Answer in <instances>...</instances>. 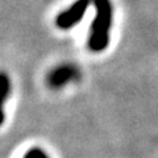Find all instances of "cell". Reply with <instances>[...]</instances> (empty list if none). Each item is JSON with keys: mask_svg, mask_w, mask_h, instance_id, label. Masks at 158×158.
<instances>
[{"mask_svg": "<svg viewBox=\"0 0 158 158\" xmlns=\"http://www.w3.org/2000/svg\"><path fill=\"white\" fill-rule=\"evenodd\" d=\"M24 158H49V157L42 149H40V148H33V149L28 150L25 153Z\"/></svg>", "mask_w": 158, "mask_h": 158, "instance_id": "cell-5", "label": "cell"}, {"mask_svg": "<svg viewBox=\"0 0 158 158\" xmlns=\"http://www.w3.org/2000/svg\"><path fill=\"white\" fill-rule=\"evenodd\" d=\"M11 95V79L6 73L2 74V106L4 107L6 100Z\"/></svg>", "mask_w": 158, "mask_h": 158, "instance_id": "cell-4", "label": "cell"}, {"mask_svg": "<svg viewBox=\"0 0 158 158\" xmlns=\"http://www.w3.org/2000/svg\"><path fill=\"white\" fill-rule=\"evenodd\" d=\"M96 9L95 19L92 21L88 48L91 52H103L110 44V31L112 27V4L110 0H94Z\"/></svg>", "mask_w": 158, "mask_h": 158, "instance_id": "cell-1", "label": "cell"}, {"mask_svg": "<svg viewBox=\"0 0 158 158\" xmlns=\"http://www.w3.org/2000/svg\"><path fill=\"white\" fill-rule=\"evenodd\" d=\"M91 0H77L70 8L59 13L57 16L56 24L59 29H70L81 21L86 11L90 7Z\"/></svg>", "mask_w": 158, "mask_h": 158, "instance_id": "cell-2", "label": "cell"}, {"mask_svg": "<svg viewBox=\"0 0 158 158\" xmlns=\"http://www.w3.org/2000/svg\"><path fill=\"white\" fill-rule=\"evenodd\" d=\"M73 77H74V74H73L71 69L62 67V69H58V70L52 75L50 83L54 86H62V85H65L66 82L70 81Z\"/></svg>", "mask_w": 158, "mask_h": 158, "instance_id": "cell-3", "label": "cell"}]
</instances>
